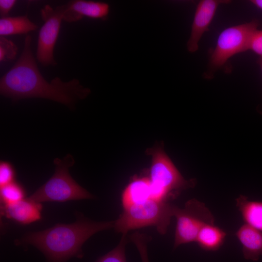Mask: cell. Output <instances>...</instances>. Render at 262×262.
Instances as JSON below:
<instances>
[{
  "mask_svg": "<svg viewBox=\"0 0 262 262\" xmlns=\"http://www.w3.org/2000/svg\"><path fill=\"white\" fill-rule=\"evenodd\" d=\"M236 236L242 245L244 257L257 261L262 256V231L245 224L237 230Z\"/></svg>",
  "mask_w": 262,
  "mask_h": 262,
  "instance_id": "7c38bea8",
  "label": "cell"
},
{
  "mask_svg": "<svg viewBox=\"0 0 262 262\" xmlns=\"http://www.w3.org/2000/svg\"><path fill=\"white\" fill-rule=\"evenodd\" d=\"M41 203L29 197L8 205H1V213L7 218L22 224H29L41 218Z\"/></svg>",
  "mask_w": 262,
  "mask_h": 262,
  "instance_id": "8fae6325",
  "label": "cell"
},
{
  "mask_svg": "<svg viewBox=\"0 0 262 262\" xmlns=\"http://www.w3.org/2000/svg\"><path fill=\"white\" fill-rule=\"evenodd\" d=\"M126 242V234H123L117 246L96 262H127L125 254Z\"/></svg>",
  "mask_w": 262,
  "mask_h": 262,
  "instance_id": "ac0fdd59",
  "label": "cell"
},
{
  "mask_svg": "<svg viewBox=\"0 0 262 262\" xmlns=\"http://www.w3.org/2000/svg\"><path fill=\"white\" fill-rule=\"evenodd\" d=\"M64 5L55 9L46 5L40 10L44 24L39 32L36 58L44 66L57 65L53 50L63 20Z\"/></svg>",
  "mask_w": 262,
  "mask_h": 262,
  "instance_id": "ba28073f",
  "label": "cell"
},
{
  "mask_svg": "<svg viewBox=\"0 0 262 262\" xmlns=\"http://www.w3.org/2000/svg\"><path fill=\"white\" fill-rule=\"evenodd\" d=\"M25 192L21 185L15 181L0 187L2 205L15 203L24 198Z\"/></svg>",
  "mask_w": 262,
  "mask_h": 262,
  "instance_id": "e0dca14e",
  "label": "cell"
},
{
  "mask_svg": "<svg viewBox=\"0 0 262 262\" xmlns=\"http://www.w3.org/2000/svg\"><path fill=\"white\" fill-rule=\"evenodd\" d=\"M37 26L32 22L27 16H7L0 19V35L25 34L35 31Z\"/></svg>",
  "mask_w": 262,
  "mask_h": 262,
  "instance_id": "2e32d148",
  "label": "cell"
},
{
  "mask_svg": "<svg viewBox=\"0 0 262 262\" xmlns=\"http://www.w3.org/2000/svg\"><path fill=\"white\" fill-rule=\"evenodd\" d=\"M16 0H0V15L1 17H7L9 12L14 7Z\"/></svg>",
  "mask_w": 262,
  "mask_h": 262,
  "instance_id": "603a6c76",
  "label": "cell"
},
{
  "mask_svg": "<svg viewBox=\"0 0 262 262\" xmlns=\"http://www.w3.org/2000/svg\"><path fill=\"white\" fill-rule=\"evenodd\" d=\"M248 50L262 57V30L257 29L253 33L249 39Z\"/></svg>",
  "mask_w": 262,
  "mask_h": 262,
  "instance_id": "7402d4cb",
  "label": "cell"
},
{
  "mask_svg": "<svg viewBox=\"0 0 262 262\" xmlns=\"http://www.w3.org/2000/svg\"><path fill=\"white\" fill-rule=\"evenodd\" d=\"M226 236V232L219 227L207 224L200 230L196 242L204 250L216 251L223 245Z\"/></svg>",
  "mask_w": 262,
  "mask_h": 262,
  "instance_id": "9a60e30c",
  "label": "cell"
},
{
  "mask_svg": "<svg viewBox=\"0 0 262 262\" xmlns=\"http://www.w3.org/2000/svg\"><path fill=\"white\" fill-rule=\"evenodd\" d=\"M64 6L63 20L69 23L80 20L84 16L106 20L110 12L109 5L103 2L75 0Z\"/></svg>",
  "mask_w": 262,
  "mask_h": 262,
  "instance_id": "30bf717a",
  "label": "cell"
},
{
  "mask_svg": "<svg viewBox=\"0 0 262 262\" xmlns=\"http://www.w3.org/2000/svg\"><path fill=\"white\" fill-rule=\"evenodd\" d=\"M175 206L168 202L149 198L123 209L115 221V229L123 234L130 230L155 226L161 234H165L173 216Z\"/></svg>",
  "mask_w": 262,
  "mask_h": 262,
  "instance_id": "3957f363",
  "label": "cell"
},
{
  "mask_svg": "<svg viewBox=\"0 0 262 262\" xmlns=\"http://www.w3.org/2000/svg\"><path fill=\"white\" fill-rule=\"evenodd\" d=\"M32 37L26 36L22 52L14 66L0 79V93L13 101L42 98L62 103L71 110L90 90L73 79L64 82L56 77L49 82L41 75L31 49Z\"/></svg>",
  "mask_w": 262,
  "mask_h": 262,
  "instance_id": "6da1fadb",
  "label": "cell"
},
{
  "mask_svg": "<svg viewBox=\"0 0 262 262\" xmlns=\"http://www.w3.org/2000/svg\"><path fill=\"white\" fill-rule=\"evenodd\" d=\"M151 198V183L149 178L134 179L123 190L121 196L122 207L126 208L138 202Z\"/></svg>",
  "mask_w": 262,
  "mask_h": 262,
  "instance_id": "4fadbf2b",
  "label": "cell"
},
{
  "mask_svg": "<svg viewBox=\"0 0 262 262\" xmlns=\"http://www.w3.org/2000/svg\"><path fill=\"white\" fill-rule=\"evenodd\" d=\"M130 239L138 250L142 262H149L147 244L149 241V237L144 234L136 232L130 236Z\"/></svg>",
  "mask_w": 262,
  "mask_h": 262,
  "instance_id": "ffe728a7",
  "label": "cell"
},
{
  "mask_svg": "<svg viewBox=\"0 0 262 262\" xmlns=\"http://www.w3.org/2000/svg\"><path fill=\"white\" fill-rule=\"evenodd\" d=\"M259 25V20L253 19L249 22L230 26L220 33L216 46L211 54L207 69L203 75L204 78L213 79L216 72L230 58L247 50L250 38Z\"/></svg>",
  "mask_w": 262,
  "mask_h": 262,
  "instance_id": "5b68a950",
  "label": "cell"
},
{
  "mask_svg": "<svg viewBox=\"0 0 262 262\" xmlns=\"http://www.w3.org/2000/svg\"><path fill=\"white\" fill-rule=\"evenodd\" d=\"M151 198L168 202L179 192L193 186L194 181L186 180L167 155L161 149L153 153L150 169Z\"/></svg>",
  "mask_w": 262,
  "mask_h": 262,
  "instance_id": "8992f818",
  "label": "cell"
},
{
  "mask_svg": "<svg viewBox=\"0 0 262 262\" xmlns=\"http://www.w3.org/2000/svg\"><path fill=\"white\" fill-rule=\"evenodd\" d=\"M258 64L260 66L262 73V57H259L257 61Z\"/></svg>",
  "mask_w": 262,
  "mask_h": 262,
  "instance_id": "d4e9b609",
  "label": "cell"
},
{
  "mask_svg": "<svg viewBox=\"0 0 262 262\" xmlns=\"http://www.w3.org/2000/svg\"><path fill=\"white\" fill-rule=\"evenodd\" d=\"M250 2L257 8L262 10V0H251Z\"/></svg>",
  "mask_w": 262,
  "mask_h": 262,
  "instance_id": "cb8c5ba5",
  "label": "cell"
},
{
  "mask_svg": "<svg viewBox=\"0 0 262 262\" xmlns=\"http://www.w3.org/2000/svg\"><path fill=\"white\" fill-rule=\"evenodd\" d=\"M15 171L12 164L7 161L0 162V187L14 181Z\"/></svg>",
  "mask_w": 262,
  "mask_h": 262,
  "instance_id": "44dd1931",
  "label": "cell"
},
{
  "mask_svg": "<svg viewBox=\"0 0 262 262\" xmlns=\"http://www.w3.org/2000/svg\"><path fill=\"white\" fill-rule=\"evenodd\" d=\"M173 216L177 220L174 248L180 245L196 242L201 228L214 223L210 210L204 203L195 198L187 201L182 209L175 206Z\"/></svg>",
  "mask_w": 262,
  "mask_h": 262,
  "instance_id": "52a82bcc",
  "label": "cell"
},
{
  "mask_svg": "<svg viewBox=\"0 0 262 262\" xmlns=\"http://www.w3.org/2000/svg\"><path fill=\"white\" fill-rule=\"evenodd\" d=\"M236 201L245 224L262 231V202L249 200L242 195Z\"/></svg>",
  "mask_w": 262,
  "mask_h": 262,
  "instance_id": "5bb4252c",
  "label": "cell"
},
{
  "mask_svg": "<svg viewBox=\"0 0 262 262\" xmlns=\"http://www.w3.org/2000/svg\"><path fill=\"white\" fill-rule=\"evenodd\" d=\"M53 163L55 166L54 174L29 197L30 199L41 203L93 198L92 195L79 185L70 176L69 168L75 163L71 154H67L63 159L56 158Z\"/></svg>",
  "mask_w": 262,
  "mask_h": 262,
  "instance_id": "277c9868",
  "label": "cell"
},
{
  "mask_svg": "<svg viewBox=\"0 0 262 262\" xmlns=\"http://www.w3.org/2000/svg\"><path fill=\"white\" fill-rule=\"evenodd\" d=\"M228 0H201L196 5L191 33L186 44L187 50L190 53L198 49V43L205 32L209 31L218 6L221 4H228Z\"/></svg>",
  "mask_w": 262,
  "mask_h": 262,
  "instance_id": "9c48e42d",
  "label": "cell"
},
{
  "mask_svg": "<svg viewBox=\"0 0 262 262\" xmlns=\"http://www.w3.org/2000/svg\"><path fill=\"white\" fill-rule=\"evenodd\" d=\"M17 47L11 40L4 36L0 37V61H9L15 58Z\"/></svg>",
  "mask_w": 262,
  "mask_h": 262,
  "instance_id": "d6986e66",
  "label": "cell"
},
{
  "mask_svg": "<svg viewBox=\"0 0 262 262\" xmlns=\"http://www.w3.org/2000/svg\"><path fill=\"white\" fill-rule=\"evenodd\" d=\"M114 223L80 217L72 224H58L42 231L29 232L21 240L39 249L51 262H65L72 257L82 256L84 243L94 234L114 228Z\"/></svg>",
  "mask_w": 262,
  "mask_h": 262,
  "instance_id": "7a4b0ae2",
  "label": "cell"
}]
</instances>
